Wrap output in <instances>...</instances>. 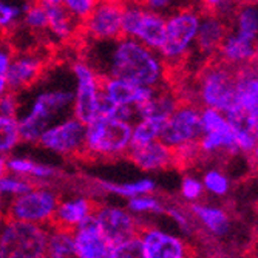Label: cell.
Returning <instances> with one entry per match:
<instances>
[{
  "instance_id": "obj_1",
  "label": "cell",
  "mask_w": 258,
  "mask_h": 258,
  "mask_svg": "<svg viewBox=\"0 0 258 258\" xmlns=\"http://www.w3.org/2000/svg\"><path fill=\"white\" fill-rule=\"evenodd\" d=\"M85 60L105 78H119L139 85L164 87L169 67L156 50L132 37L91 40L85 48Z\"/></svg>"
},
{
  "instance_id": "obj_2",
  "label": "cell",
  "mask_w": 258,
  "mask_h": 258,
  "mask_svg": "<svg viewBox=\"0 0 258 258\" xmlns=\"http://www.w3.org/2000/svg\"><path fill=\"white\" fill-rule=\"evenodd\" d=\"M17 114L22 143L37 144L39 136L54 122L72 116L75 101V81L70 72L60 82L45 81L43 76L27 91L20 93Z\"/></svg>"
},
{
  "instance_id": "obj_3",
  "label": "cell",
  "mask_w": 258,
  "mask_h": 258,
  "mask_svg": "<svg viewBox=\"0 0 258 258\" xmlns=\"http://www.w3.org/2000/svg\"><path fill=\"white\" fill-rule=\"evenodd\" d=\"M132 122L99 114L85 127L82 156L95 161L122 159L132 146Z\"/></svg>"
},
{
  "instance_id": "obj_4",
  "label": "cell",
  "mask_w": 258,
  "mask_h": 258,
  "mask_svg": "<svg viewBox=\"0 0 258 258\" xmlns=\"http://www.w3.org/2000/svg\"><path fill=\"white\" fill-rule=\"evenodd\" d=\"M201 14L203 8L200 5H190L166 16V36L158 53L169 68L178 67L190 57L195 48Z\"/></svg>"
},
{
  "instance_id": "obj_5",
  "label": "cell",
  "mask_w": 258,
  "mask_h": 258,
  "mask_svg": "<svg viewBox=\"0 0 258 258\" xmlns=\"http://www.w3.org/2000/svg\"><path fill=\"white\" fill-rule=\"evenodd\" d=\"M48 226L0 217V258L46 256Z\"/></svg>"
},
{
  "instance_id": "obj_6",
  "label": "cell",
  "mask_w": 258,
  "mask_h": 258,
  "mask_svg": "<svg viewBox=\"0 0 258 258\" xmlns=\"http://www.w3.org/2000/svg\"><path fill=\"white\" fill-rule=\"evenodd\" d=\"M195 93L200 107H212L226 114L235 99V68L218 59L210 62L201 70Z\"/></svg>"
},
{
  "instance_id": "obj_7",
  "label": "cell",
  "mask_w": 258,
  "mask_h": 258,
  "mask_svg": "<svg viewBox=\"0 0 258 258\" xmlns=\"http://www.w3.org/2000/svg\"><path fill=\"white\" fill-rule=\"evenodd\" d=\"M59 198V192L51 185L36 184L25 194L10 200L2 209V217L50 226Z\"/></svg>"
},
{
  "instance_id": "obj_8",
  "label": "cell",
  "mask_w": 258,
  "mask_h": 258,
  "mask_svg": "<svg viewBox=\"0 0 258 258\" xmlns=\"http://www.w3.org/2000/svg\"><path fill=\"white\" fill-rule=\"evenodd\" d=\"M75 81L73 116L84 124L99 116L102 98V76L85 59H78L70 67Z\"/></svg>"
},
{
  "instance_id": "obj_9",
  "label": "cell",
  "mask_w": 258,
  "mask_h": 258,
  "mask_svg": "<svg viewBox=\"0 0 258 258\" xmlns=\"http://www.w3.org/2000/svg\"><path fill=\"white\" fill-rule=\"evenodd\" d=\"M122 36L159 51L166 36V16L147 8L141 2L124 4Z\"/></svg>"
},
{
  "instance_id": "obj_10",
  "label": "cell",
  "mask_w": 258,
  "mask_h": 258,
  "mask_svg": "<svg viewBox=\"0 0 258 258\" xmlns=\"http://www.w3.org/2000/svg\"><path fill=\"white\" fill-rule=\"evenodd\" d=\"M85 127L87 124L73 114L67 116L43 130L37 139V146L62 158H79L84 153Z\"/></svg>"
},
{
  "instance_id": "obj_11",
  "label": "cell",
  "mask_w": 258,
  "mask_h": 258,
  "mask_svg": "<svg viewBox=\"0 0 258 258\" xmlns=\"http://www.w3.org/2000/svg\"><path fill=\"white\" fill-rule=\"evenodd\" d=\"M201 135V107L192 102H179L169 116L159 139L172 149H178L185 144L198 143Z\"/></svg>"
},
{
  "instance_id": "obj_12",
  "label": "cell",
  "mask_w": 258,
  "mask_h": 258,
  "mask_svg": "<svg viewBox=\"0 0 258 258\" xmlns=\"http://www.w3.org/2000/svg\"><path fill=\"white\" fill-rule=\"evenodd\" d=\"M48 62V53L39 50L37 46L13 53L8 67V91L20 95L31 88L46 73Z\"/></svg>"
},
{
  "instance_id": "obj_13",
  "label": "cell",
  "mask_w": 258,
  "mask_h": 258,
  "mask_svg": "<svg viewBox=\"0 0 258 258\" xmlns=\"http://www.w3.org/2000/svg\"><path fill=\"white\" fill-rule=\"evenodd\" d=\"M93 217L96 218L101 230L111 246L139 235V230L144 224V221L133 215L127 207L108 203H98Z\"/></svg>"
},
{
  "instance_id": "obj_14",
  "label": "cell",
  "mask_w": 258,
  "mask_h": 258,
  "mask_svg": "<svg viewBox=\"0 0 258 258\" xmlns=\"http://www.w3.org/2000/svg\"><path fill=\"white\" fill-rule=\"evenodd\" d=\"M122 11L121 0H99L81 28L91 40L118 39L122 36Z\"/></svg>"
},
{
  "instance_id": "obj_15",
  "label": "cell",
  "mask_w": 258,
  "mask_h": 258,
  "mask_svg": "<svg viewBox=\"0 0 258 258\" xmlns=\"http://www.w3.org/2000/svg\"><path fill=\"white\" fill-rule=\"evenodd\" d=\"M139 241L143 258H187L192 255V247L182 235L146 223L139 230Z\"/></svg>"
},
{
  "instance_id": "obj_16",
  "label": "cell",
  "mask_w": 258,
  "mask_h": 258,
  "mask_svg": "<svg viewBox=\"0 0 258 258\" xmlns=\"http://www.w3.org/2000/svg\"><path fill=\"white\" fill-rule=\"evenodd\" d=\"M226 116H243L258 124V63L250 62L235 70V99Z\"/></svg>"
},
{
  "instance_id": "obj_17",
  "label": "cell",
  "mask_w": 258,
  "mask_h": 258,
  "mask_svg": "<svg viewBox=\"0 0 258 258\" xmlns=\"http://www.w3.org/2000/svg\"><path fill=\"white\" fill-rule=\"evenodd\" d=\"M190 214L204 235L212 240H226L233 232V220L227 209L215 203H204L203 200L190 204Z\"/></svg>"
},
{
  "instance_id": "obj_18",
  "label": "cell",
  "mask_w": 258,
  "mask_h": 258,
  "mask_svg": "<svg viewBox=\"0 0 258 258\" xmlns=\"http://www.w3.org/2000/svg\"><path fill=\"white\" fill-rule=\"evenodd\" d=\"M125 158L143 172H164L176 166L175 150L161 139L146 144H132Z\"/></svg>"
},
{
  "instance_id": "obj_19",
  "label": "cell",
  "mask_w": 258,
  "mask_h": 258,
  "mask_svg": "<svg viewBox=\"0 0 258 258\" xmlns=\"http://www.w3.org/2000/svg\"><path fill=\"white\" fill-rule=\"evenodd\" d=\"M161 87L139 85L119 78H102V99L113 105H127L138 108L149 102Z\"/></svg>"
},
{
  "instance_id": "obj_20",
  "label": "cell",
  "mask_w": 258,
  "mask_h": 258,
  "mask_svg": "<svg viewBox=\"0 0 258 258\" xmlns=\"http://www.w3.org/2000/svg\"><path fill=\"white\" fill-rule=\"evenodd\" d=\"M227 31H229L227 17L214 11H203L195 48L192 53H197V56L203 60L215 57Z\"/></svg>"
},
{
  "instance_id": "obj_21",
  "label": "cell",
  "mask_w": 258,
  "mask_h": 258,
  "mask_svg": "<svg viewBox=\"0 0 258 258\" xmlns=\"http://www.w3.org/2000/svg\"><path fill=\"white\" fill-rule=\"evenodd\" d=\"M76 256L79 258H110L111 244L101 230L95 217H88L73 229Z\"/></svg>"
},
{
  "instance_id": "obj_22",
  "label": "cell",
  "mask_w": 258,
  "mask_h": 258,
  "mask_svg": "<svg viewBox=\"0 0 258 258\" xmlns=\"http://www.w3.org/2000/svg\"><path fill=\"white\" fill-rule=\"evenodd\" d=\"M198 147L201 158L207 159H223L241 155L230 121L215 130L203 132L198 139Z\"/></svg>"
},
{
  "instance_id": "obj_23",
  "label": "cell",
  "mask_w": 258,
  "mask_h": 258,
  "mask_svg": "<svg viewBox=\"0 0 258 258\" xmlns=\"http://www.w3.org/2000/svg\"><path fill=\"white\" fill-rule=\"evenodd\" d=\"M96 204L98 201L91 200L87 195H72V197L59 198L51 224L73 230L84 220L93 215Z\"/></svg>"
},
{
  "instance_id": "obj_24",
  "label": "cell",
  "mask_w": 258,
  "mask_h": 258,
  "mask_svg": "<svg viewBox=\"0 0 258 258\" xmlns=\"http://www.w3.org/2000/svg\"><path fill=\"white\" fill-rule=\"evenodd\" d=\"M255 43L256 42L241 37L237 33H233L232 30H229L217 51V59L235 70L240 67H244L253 62Z\"/></svg>"
},
{
  "instance_id": "obj_25",
  "label": "cell",
  "mask_w": 258,
  "mask_h": 258,
  "mask_svg": "<svg viewBox=\"0 0 258 258\" xmlns=\"http://www.w3.org/2000/svg\"><path fill=\"white\" fill-rule=\"evenodd\" d=\"M46 16H48L46 36L56 42L65 43L68 40H72L81 30V22H78L70 14L62 4L46 5Z\"/></svg>"
},
{
  "instance_id": "obj_26",
  "label": "cell",
  "mask_w": 258,
  "mask_h": 258,
  "mask_svg": "<svg viewBox=\"0 0 258 258\" xmlns=\"http://www.w3.org/2000/svg\"><path fill=\"white\" fill-rule=\"evenodd\" d=\"M229 30L252 42L258 40V2L238 0L229 17Z\"/></svg>"
},
{
  "instance_id": "obj_27",
  "label": "cell",
  "mask_w": 258,
  "mask_h": 258,
  "mask_svg": "<svg viewBox=\"0 0 258 258\" xmlns=\"http://www.w3.org/2000/svg\"><path fill=\"white\" fill-rule=\"evenodd\" d=\"M96 185L99 190L105 194H111L119 198L128 200L138 195L144 194H156L158 184L153 178H141L136 181H127V182H113V181H96Z\"/></svg>"
},
{
  "instance_id": "obj_28",
  "label": "cell",
  "mask_w": 258,
  "mask_h": 258,
  "mask_svg": "<svg viewBox=\"0 0 258 258\" xmlns=\"http://www.w3.org/2000/svg\"><path fill=\"white\" fill-rule=\"evenodd\" d=\"M46 256L50 258H75L76 244L73 230L48 226V237H46Z\"/></svg>"
},
{
  "instance_id": "obj_29",
  "label": "cell",
  "mask_w": 258,
  "mask_h": 258,
  "mask_svg": "<svg viewBox=\"0 0 258 258\" xmlns=\"http://www.w3.org/2000/svg\"><path fill=\"white\" fill-rule=\"evenodd\" d=\"M167 119L169 118L158 114H147L138 118V121L133 124L132 144H146L150 141L159 139Z\"/></svg>"
},
{
  "instance_id": "obj_30",
  "label": "cell",
  "mask_w": 258,
  "mask_h": 258,
  "mask_svg": "<svg viewBox=\"0 0 258 258\" xmlns=\"http://www.w3.org/2000/svg\"><path fill=\"white\" fill-rule=\"evenodd\" d=\"M31 0H0V34L8 37L22 23Z\"/></svg>"
},
{
  "instance_id": "obj_31",
  "label": "cell",
  "mask_w": 258,
  "mask_h": 258,
  "mask_svg": "<svg viewBox=\"0 0 258 258\" xmlns=\"http://www.w3.org/2000/svg\"><path fill=\"white\" fill-rule=\"evenodd\" d=\"M166 206H167V203L164 200H161L158 195L144 194V195L128 198L125 207L138 218H143V217L164 215V212H166Z\"/></svg>"
},
{
  "instance_id": "obj_32",
  "label": "cell",
  "mask_w": 258,
  "mask_h": 258,
  "mask_svg": "<svg viewBox=\"0 0 258 258\" xmlns=\"http://www.w3.org/2000/svg\"><path fill=\"white\" fill-rule=\"evenodd\" d=\"M204 192L214 198H226L232 190V181L229 175L220 167H209L201 176Z\"/></svg>"
},
{
  "instance_id": "obj_33",
  "label": "cell",
  "mask_w": 258,
  "mask_h": 258,
  "mask_svg": "<svg viewBox=\"0 0 258 258\" xmlns=\"http://www.w3.org/2000/svg\"><path fill=\"white\" fill-rule=\"evenodd\" d=\"M22 143L17 116L0 113V155L10 156Z\"/></svg>"
},
{
  "instance_id": "obj_34",
  "label": "cell",
  "mask_w": 258,
  "mask_h": 258,
  "mask_svg": "<svg viewBox=\"0 0 258 258\" xmlns=\"http://www.w3.org/2000/svg\"><path fill=\"white\" fill-rule=\"evenodd\" d=\"M34 185L36 184L30 178L19 176V175L10 173V172L0 176V212H2V209L5 207V204L10 200L25 194Z\"/></svg>"
},
{
  "instance_id": "obj_35",
  "label": "cell",
  "mask_w": 258,
  "mask_h": 258,
  "mask_svg": "<svg viewBox=\"0 0 258 258\" xmlns=\"http://www.w3.org/2000/svg\"><path fill=\"white\" fill-rule=\"evenodd\" d=\"M48 27V16H46V7L31 0L30 5L25 10V14L22 17L20 28L33 36H43L46 34Z\"/></svg>"
},
{
  "instance_id": "obj_36",
  "label": "cell",
  "mask_w": 258,
  "mask_h": 258,
  "mask_svg": "<svg viewBox=\"0 0 258 258\" xmlns=\"http://www.w3.org/2000/svg\"><path fill=\"white\" fill-rule=\"evenodd\" d=\"M164 215L169 217L173 221V224L178 227V230L181 232V235L184 238H192L200 232L190 210L181 204H167Z\"/></svg>"
},
{
  "instance_id": "obj_37",
  "label": "cell",
  "mask_w": 258,
  "mask_h": 258,
  "mask_svg": "<svg viewBox=\"0 0 258 258\" xmlns=\"http://www.w3.org/2000/svg\"><path fill=\"white\" fill-rule=\"evenodd\" d=\"M179 195H181L182 201L187 204H194V203L201 201L206 195L201 178H198L195 175H185L179 184Z\"/></svg>"
},
{
  "instance_id": "obj_38",
  "label": "cell",
  "mask_w": 258,
  "mask_h": 258,
  "mask_svg": "<svg viewBox=\"0 0 258 258\" xmlns=\"http://www.w3.org/2000/svg\"><path fill=\"white\" fill-rule=\"evenodd\" d=\"M14 53V46L5 36L0 34V96L8 91V67Z\"/></svg>"
},
{
  "instance_id": "obj_39",
  "label": "cell",
  "mask_w": 258,
  "mask_h": 258,
  "mask_svg": "<svg viewBox=\"0 0 258 258\" xmlns=\"http://www.w3.org/2000/svg\"><path fill=\"white\" fill-rule=\"evenodd\" d=\"M59 178H60V170L57 167L50 166V164H45V162H39V161L34 162L33 170L30 173V179L34 184L51 185V182H54Z\"/></svg>"
},
{
  "instance_id": "obj_40",
  "label": "cell",
  "mask_w": 258,
  "mask_h": 258,
  "mask_svg": "<svg viewBox=\"0 0 258 258\" xmlns=\"http://www.w3.org/2000/svg\"><path fill=\"white\" fill-rule=\"evenodd\" d=\"M138 256L143 258V249H141L139 235L111 246L110 258H138Z\"/></svg>"
},
{
  "instance_id": "obj_41",
  "label": "cell",
  "mask_w": 258,
  "mask_h": 258,
  "mask_svg": "<svg viewBox=\"0 0 258 258\" xmlns=\"http://www.w3.org/2000/svg\"><path fill=\"white\" fill-rule=\"evenodd\" d=\"M139 2L153 11H158L164 16H167L169 13H172L178 8L197 5L198 0H139Z\"/></svg>"
},
{
  "instance_id": "obj_42",
  "label": "cell",
  "mask_w": 258,
  "mask_h": 258,
  "mask_svg": "<svg viewBox=\"0 0 258 258\" xmlns=\"http://www.w3.org/2000/svg\"><path fill=\"white\" fill-rule=\"evenodd\" d=\"M98 2L99 0H62V5L78 22L82 23L90 16Z\"/></svg>"
},
{
  "instance_id": "obj_43",
  "label": "cell",
  "mask_w": 258,
  "mask_h": 258,
  "mask_svg": "<svg viewBox=\"0 0 258 258\" xmlns=\"http://www.w3.org/2000/svg\"><path fill=\"white\" fill-rule=\"evenodd\" d=\"M34 162L36 161L28 156H7V169L10 173L30 178Z\"/></svg>"
},
{
  "instance_id": "obj_44",
  "label": "cell",
  "mask_w": 258,
  "mask_h": 258,
  "mask_svg": "<svg viewBox=\"0 0 258 258\" xmlns=\"http://www.w3.org/2000/svg\"><path fill=\"white\" fill-rule=\"evenodd\" d=\"M198 4H201L203 11H214L229 19L238 0H198Z\"/></svg>"
},
{
  "instance_id": "obj_45",
  "label": "cell",
  "mask_w": 258,
  "mask_h": 258,
  "mask_svg": "<svg viewBox=\"0 0 258 258\" xmlns=\"http://www.w3.org/2000/svg\"><path fill=\"white\" fill-rule=\"evenodd\" d=\"M20 110V96L17 93L7 91L4 96H0V113L8 116H17Z\"/></svg>"
},
{
  "instance_id": "obj_46",
  "label": "cell",
  "mask_w": 258,
  "mask_h": 258,
  "mask_svg": "<svg viewBox=\"0 0 258 258\" xmlns=\"http://www.w3.org/2000/svg\"><path fill=\"white\" fill-rule=\"evenodd\" d=\"M7 172H8V169H7V156L0 155V176L5 175Z\"/></svg>"
},
{
  "instance_id": "obj_47",
  "label": "cell",
  "mask_w": 258,
  "mask_h": 258,
  "mask_svg": "<svg viewBox=\"0 0 258 258\" xmlns=\"http://www.w3.org/2000/svg\"><path fill=\"white\" fill-rule=\"evenodd\" d=\"M250 158H252V161H253V164L258 167V141L255 143V146H253V149H252V152H250Z\"/></svg>"
},
{
  "instance_id": "obj_48",
  "label": "cell",
  "mask_w": 258,
  "mask_h": 258,
  "mask_svg": "<svg viewBox=\"0 0 258 258\" xmlns=\"http://www.w3.org/2000/svg\"><path fill=\"white\" fill-rule=\"evenodd\" d=\"M34 2H39L46 7V5H60L62 0H34Z\"/></svg>"
},
{
  "instance_id": "obj_49",
  "label": "cell",
  "mask_w": 258,
  "mask_h": 258,
  "mask_svg": "<svg viewBox=\"0 0 258 258\" xmlns=\"http://www.w3.org/2000/svg\"><path fill=\"white\" fill-rule=\"evenodd\" d=\"M250 255H252V256H256V258H258V243H256V244H255V246L252 247V252H250Z\"/></svg>"
},
{
  "instance_id": "obj_50",
  "label": "cell",
  "mask_w": 258,
  "mask_h": 258,
  "mask_svg": "<svg viewBox=\"0 0 258 258\" xmlns=\"http://www.w3.org/2000/svg\"><path fill=\"white\" fill-rule=\"evenodd\" d=\"M253 62L258 63V40H256V43H255V56H253Z\"/></svg>"
},
{
  "instance_id": "obj_51",
  "label": "cell",
  "mask_w": 258,
  "mask_h": 258,
  "mask_svg": "<svg viewBox=\"0 0 258 258\" xmlns=\"http://www.w3.org/2000/svg\"><path fill=\"white\" fill-rule=\"evenodd\" d=\"M255 2H258V0H255Z\"/></svg>"
}]
</instances>
